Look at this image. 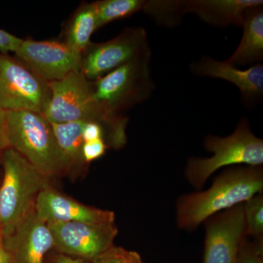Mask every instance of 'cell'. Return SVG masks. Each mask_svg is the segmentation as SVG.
<instances>
[{"instance_id":"obj_8","label":"cell","mask_w":263,"mask_h":263,"mask_svg":"<svg viewBox=\"0 0 263 263\" xmlns=\"http://www.w3.org/2000/svg\"><path fill=\"white\" fill-rule=\"evenodd\" d=\"M150 49L142 27H128L117 37L90 43L81 54L80 72L89 81H96Z\"/></svg>"},{"instance_id":"obj_26","label":"cell","mask_w":263,"mask_h":263,"mask_svg":"<svg viewBox=\"0 0 263 263\" xmlns=\"http://www.w3.org/2000/svg\"><path fill=\"white\" fill-rule=\"evenodd\" d=\"M8 148L9 146L7 140L5 111L0 108V161L5 151Z\"/></svg>"},{"instance_id":"obj_23","label":"cell","mask_w":263,"mask_h":263,"mask_svg":"<svg viewBox=\"0 0 263 263\" xmlns=\"http://www.w3.org/2000/svg\"><path fill=\"white\" fill-rule=\"evenodd\" d=\"M236 263H263V240L247 237L238 252Z\"/></svg>"},{"instance_id":"obj_9","label":"cell","mask_w":263,"mask_h":263,"mask_svg":"<svg viewBox=\"0 0 263 263\" xmlns=\"http://www.w3.org/2000/svg\"><path fill=\"white\" fill-rule=\"evenodd\" d=\"M53 239V249L70 257L93 259L113 247L119 233L115 223H47Z\"/></svg>"},{"instance_id":"obj_2","label":"cell","mask_w":263,"mask_h":263,"mask_svg":"<svg viewBox=\"0 0 263 263\" xmlns=\"http://www.w3.org/2000/svg\"><path fill=\"white\" fill-rule=\"evenodd\" d=\"M8 146L44 177L70 173V163L57 143L51 123L43 114L29 110L5 111Z\"/></svg>"},{"instance_id":"obj_17","label":"cell","mask_w":263,"mask_h":263,"mask_svg":"<svg viewBox=\"0 0 263 263\" xmlns=\"http://www.w3.org/2000/svg\"><path fill=\"white\" fill-rule=\"evenodd\" d=\"M97 31L96 7L94 3H82L66 21L60 41L72 51L81 53L91 43Z\"/></svg>"},{"instance_id":"obj_1","label":"cell","mask_w":263,"mask_h":263,"mask_svg":"<svg viewBox=\"0 0 263 263\" xmlns=\"http://www.w3.org/2000/svg\"><path fill=\"white\" fill-rule=\"evenodd\" d=\"M262 166L237 165L224 170L204 191L186 194L176 203L179 229L195 230L209 216L262 193Z\"/></svg>"},{"instance_id":"obj_4","label":"cell","mask_w":263,"mask_h":263,"mask_svg":"<svg viewBox=\"0 0 263 263\" xmlns=\"http://www.w3.org/2000/svg\"><path fill=\"white\" fill-rule=\"evenodd\" d=\"M3 179L0 186V232L9 236L34 210L40 193L48 186L47 179L12 148L2 156Z\"/></svg>"},{"instance_id":"obj_18","label":"cell","mask_w":263,"mask_h":263,"mask_svg":"<svg viewBox=\"0 0 263 263\" xmlns=\"http://www.w3.org/2000/svg\"><path fill=\"white\" fill-rule=\"evenodd\" d=\"M84 123H51L57 143L70 163V173H78L87 165L85 163L82 155V148L84 143L82 131Z\"/></svg>"},{"instance_id":"obj_27","label":"cell","mask_w":263,"mask_h":263,"mask_svg":"<svg viewBox=\"0 0 263 263\" xmlns=\"http://www.w3.org/2000/svg\"><path fill=\"white\" fill-rule=\"evenodd\" d=\"M51 263H91L86 259L70 257L65 254L58 253L52 257Z\"/></svg>"},{"instance_id":"obj_7","label":"cell","mask_w":263,"mask_h":263,"mask_svg":"<svg viewBox=\"0 0 263 263\" xmlns=\"http://www.w3.org/2000/svg\"><path fill=\"white\" fill-rule=\"evenodd\" d=\"M51 97L48 83L41 80L18 59L0 51V108L43 114Z\"/></svg>"},{"instance_id":"obj_24","label":"cell","mask_w":263,"mask_h":263,"mask_svg":"<svg viewBox=\"0 0 263 263\" xmlns=\"http://www.w3.org/2000/svg\"><path fill=\"white\" fill-rule=\"evenodd\" d=\"M108 149H109L108 145L103 139L85 142L82 148V155L85 163L89 164L98 160L105 155Z\"/></svg>"},{"instance_id":"obj_13","label":"cell","mask_w":263,"mask_h":263,"mask_svg":"<svg viewBox=\"0 0 263 263\" xmlns=\"http://www.w3.org/2000/svg\"><path fill=\"white\" fill-rule=\"evenodd\" d=\"M4 241L13 263H45L53 249L51 230L36 215L34 209Z\"/></svg>"},{"instance_id":"obj_10","label":"cell","mask_w":263,"mask_h":263,"mask_svg":"<svg viewBox=\"0 0 263 263\" xmlns=\"http://www.w3.org/2000/svg\"><path fill=\"white\" fill-rule=\"evenodd\" d=\"M15 57L46 83L62 80L81 68V53L72 51L60 40H22Z\"/></svg>"},{"instance_id":"obj_3","label":"cell","mask_w":263,"mask_h":263,"mask_svg":"<svg viewBox=\"0 0 263 263\" xmlns=\"http://www.w3.org/2000/svg\"><path fill=\"white\" fill-rule=\"evenodd\" d=\"M204 146L212 157H190L185 169V177L197 190L204 186L216 171L228 166H262L263 141L252 133L247 119L238 122L230 136L209 135Z\"/></svg>"},{"instance_id":"obj_5","label":"cell","mask_w":263,"mask_h":263,"mask_svg":"<svg viewBox=\"0 0 263 263\" xmlns=\"http://www.w3.org/2000/svg\"><path fill=\"white\" fill-rule=\"evenodd\" d=\"M48 86L51 97L43 115L50 123L95 122L118 133H126L128 118L104 111L93 100L91 81L80 71L48 83Z\"/></svg>"},{"instance_id":"obj_12","label":"cell","mask_w":263,"mask_h":263,"mask_svg":"<svg viewBox=\"0 0 263 263\" xmlns=\"http://www.w3.org/2000/svg\"><path fill=\"white\" fill-rule=\"evenodd\" d=\"M36 215L45 222L115 223L114 212L84 205L48 187L40 193L34 203Z\"/></svg>"},{"instance_id":"obj_22","label":"cell","mask_w":263,"mask_h":263,"mask_svg":"<svg viewBox=\"0 0 263 263\" xmlns=\"http://www.w3.org/2000/svg\"><path fill=\"white\" fill-rule=\"evenodd\" d=\"M91 263H146L135 251L113 246L91 261Z\"/></svg>"},{"instance_id":"obj_25","label":"cell","mask_w":263,"mask_h":263,"mask_svg":"<svg viewBox=\"0 0 263 263\" xmlns=\"http://www.w3.org/2000/svg\"><path fill=\"white\" fill-rule=\"evenodd\" d=\"M22 38L0 29V51L5 53H15L22 42Z\"/></svg>"},{"instance_id":"obj_20","label":"cell","mask_w":263,"mask_h":263,"mask_svg":"<svg viewBox=\"0 0 263 263\" xmlns=\"http://www.w3.org/2000/svg\"><path fill=\"white\" fill-rule=\"evenodd\" d=\"M186 3L187 1H146L143 10L157 23L174 27L186 14Z\"/></svg>"},{"instance_id":"obj_15","label":"cell","mask_w":263,"mask_h":263,"mask_svg":"<svg viewBox=\"0 0 263 263\" xmlns=\"http://www.w3.org/2000/svg\"><path fill=\"white\" fill-rule=\"evenodd\" d=\"M262 5V0H191L186 3V14L194 13L214 27H241L247 10Z\"/></svg>"},{"instance_id":"obj_6","label":"cell","mask_w":263,"mask_h":263,"mask_svg":"<svg viewBox=\"0 0 263 263\" xmlns=\"http://www.w3.org/2000/svg\"><path fill=\"white\" fill-rule=\"evenodd\" d=\"M151 49L103 77L91 81L93 100L104 111L124 113L149 98L155 89L151 77Z\"/></svg>"},{"instance_id":"obj_21","label":"cell","mask_w":263,"mask_h":263,"mask_svg":"<svg viewBox=\"0 0 263 263\" xmlns=\"http://www.w3.org/2000/svg\"><path fill=\"white\" fill-rule=\"evenodd\" d=\"M246 234L254 240H263V195L257 194L245 202Z\"/></svg>"},{"instance_id":"obj_14","label":"cell","mask_w":263,"mask_h":263,"mask_svg":"<svg viewBox=\"0 0 263 263\" xmlns=\"http://www.w3.org/2000/svg\"><path fill=\"white\" fill-rule=\"evenodd\" d=\"M190 70L196 76L222 79L235 85L240 90L243 102L248 105L262 97L263 65L260 64L240 70L226 61L219 62L205 56L193 62Z\"/></svg>"},{"instance_id":"obj_11","label":"cell","mask_w":263,"mask_h":263,"mask_svg":"<svg viewBox=\"0 0 263 263\" xmlns=\"http://www.w3.org/2000/svg\"><path fill=\"white\" fill-rule=\"evenodd\" d=\"M205 229L203 263H236L247 238L245 202L209 216Z\"/></svg>"},{"instance_id":"obj_16","label":"cell","mask_w":263,"mask_h":263,"mask_svg":"<svg viewBox=\"0 0 263 263\" xmlns=\"http://www.w3.org/2000/svg\"><path fill=\"white\" fill-rule=\"evenodd\" d=\"M241 41L227 63L245 66L263 60V8L254 7L247 10L242 24Z\"/></svg>"},{"instance_id":"obj_28","label":"cell","mask_w":263,"mask_h":263,"mask_svg":"<svg viewBox=\"0 0 263 263\" xmlns=\"http://www.w3.org/2000/svg\"><path fill=\"white\" fill-rule=\"evenodd\" d=\"M0 263H13L11 256L5 247L4 238L0 232Z\"/></svg>"},{"instance_id":"obj_19","label":"cell","mask_w":263,"mask_h":263,"mask_svg":"<svg viewBox=\"0 0 263 263\" xmlns=\"http://www.w3.org/2000/svg\"><path fill=\"white\" fill-rule=\"evenodd\" d=\"M144 0H100L96 7L97 30L118 20L129 18L143 10Z\"/></svg>"}]
</instances>
